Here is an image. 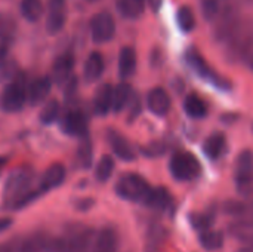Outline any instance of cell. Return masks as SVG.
<instances>
[{
	"label": "cell",
	"instance_id": "30bf717a",
	"mask_svg": "<svg viewBox=\"0 0 253 252\" xmlns=\"http://www.w3.org/2000/svg\"><path fill=\"white\" fill-rule=\"evenodd\" d=\"M67 21V0H47L46 9V31L53 36L62 31Z\"/></svg>",
	"mask_w": 253,
	"mask_h": 252
},
{
	"label": "cell",
	"instance_id": "7a4b0ae2",
	"mask_svg": "<svg viewBox=\"0 0 253 252\" xmlns=\"http://www.w3.org/2000/svg\"><path fill=\"white\" fill-rule=\"evenodd\" d=\"M225 43H227V56L233 62L249 58L253 50L252 19H240L236 28L225 40Z\"/></svg>",
	"mask_w": 253,
	"mask_h": 252
},
{
	"label": "cell",
	"instance_id": "5bb4252c",
	"mask_svg": "<svg viewBox=\"0 0 253 252\" xmlns=\"http://www.w3.org/2000/svg\"><path fill=\"white\" fill-rule=\"evenodd\" d=\"M107 141H108V146L111 147L114 156L119 157L120 160H123V162H133L136 159V153H135L133 147L130 146V143L127 141V138H125L117 131L110 129L107 132Z\"/></svg>",
	"mask_w": 253,
	"mask_h": 252
},
{
	"label": "cell",
	"instance_id": "52a82bcc",
	"mask_svg": "<svg viewBox=\"0 0 253 252\" xmlns=\"http://www.w3.org/2000/svg\"><path fill=\"white\" fill-rule=\"evenodd\" d=\"M90 37L96 45H104L113 40L116 34V21L108 10H101L92 16L89 22Z\"/></svg>",
	"mask_w": 253,
	"mask_h": 252
},
{
	"label": "cell",
	"instance_id": "3957f363",
	"mask_svg": "<svg viewBox=\"0 0 253 252\" xmlns=\"http://www.w3.org/2000/svg\"><path fill=\"white\" fill-rule=\"evenodd\" d=\"M28 102V86L24 76L18 73L12 80H9L0 95V108L4 113H19Z\"/></svg>",
	"mask_w": 253,
	"mask_h": 252
},
{
	"label": "cell",
	"instance_id": "d6986e66",
	"mask_svg": "<svg viewBox=\"0 0 253 252\" xmlns=\"http://www.w3.org/2000/svg\"><path fill=\"white\" fill-rule=\"evenodd\" d=\"M253 181V151L243 150L236 160V183L243 186Z\"/></svg>",
	"mask_w": 253,
	"mask_h": 252
},
{
	"label": "cell",
	"instance_id": "2e32d148",
	"mask_svg": "<svg viewBox=\"0 0 253 252\" xmlns=\"http://www.w3.org/2000/svg\"><path fill=\"white\" fill-rule=\"evenodd\" d=\"M104 70H105L104 55L99 50H93L87 55L83 64V80L86 83H95L102 77Z\"/></svg>",
	"mask_w": 253,
	"mask_h": 252
},
{
	"label": "cell",
	"instance_id": "277c9868",
	"mask_svg": "<svg viewBox=\"0 0 253 252\" xmlns=\"http://www.w3.org/2000/svg\"><path fill=\"white\" fill-rule=\"evenodd\" d=\"M95 232L83 224H71L59 238L58 252H90Z\"/></svg>",
	"mask_w": 253,
	"mask_h": 252
},
{
	"label": "cell",
	"instance_id": "60d3db41",
	"mask_svg": "<svg viewBox=\"0 0 253 252\" xmlns=\"http://www.w3.org/2000/svg\"><path fill=\"white\" fill-rule=\"evenodd\" d=\"M12 224H13V220L10 217H1L0 218V235L7 232L12 227Z\"/></svg>",
	"mask_w": 253,
	"mask_h": 252
},
{
	"label": "cell",
	"instance_id": "b9f144b4",
	"mask_svg": "<svg viewBox=\"0 0 253 252\" xmlns=\"http://www.w3.org/2000/svg\"><path fill=\"white\" fill-rule=\"evenodd\" d=\"M162 1H163V0H147V3L150 4V7H151L154 12H157V10L162 7Z\"/></svg>",
	"mask_w": 253,
	"mask_h": 252
},
{
	"label": "cell",
	"instance_id": "9c48e42d",
	"mask_svg": "<svg viewBox=\"0 0 253 252\" xmlns=\"http://www.w3.org/2000/svg\"><path fill=\"white\" fill-rule=\"evenodd\" d=\"M58 122H59V128H61L62 134H65L68 137L82 138V137L87 135L89 122H87L86 114L82 110L71 108Z\"/></svg>",
	"mask_w": 253,
	"mask_h": 252
},
{
	"label": "cell",
	"instance_id": "4dcf8cb0",
	"mask_svg": "<svg viewBox=\"0 0 253 252\" xmlns=\"http://www.w3.org/2000/svg\"><path fill=\"white\" fill-rule=\"evenodd\" d=\"M200 244L206 251H218L224 245V235L216 230H202L200 232Z\"/></svg>",
	"mask_w": 253,
	"mask_h": 252
},
{
	"label": "cell",
	"instance_id": "cb8c5ba5",
	"mask_svg": "<svg viewBox=\"0 0 253 252\" xmlns=\"http://www.w3.org/2000/svg\"><path fill=\"white\" fill-rule=\"evenodd\" d=\"M18 64L6 46H0V83H7L18 74Z\"/></svg>",
	"mask_w": 253,
	"mask_h": 252
},
{
	"label": "cell",
	"instance_id": "d4e9b609",
	"mask_svg": "<svg viewBox=\"0 0 253 252\" xmlns=\"http://www.w3.org/2000/svg\"><path fill=\"white\" fill-rule=\"evenodd\" d=\"M133 97V91L129 83L122 82L119 83L113 91V110L114 113H122L125 108H127L130 100Z\"/></svg>",
	"mask_w": 253,
	"mask_h": 252
},
{
	"label": "cell",
	"instance_id": "8fae6325",
	"mask_svg": "<svg viewBox=\"0 0 253 252\" xmlns=\"http://www.w3.org/2000/svg\"><path fill=\"white\" fill-rule=\"evenodd\" d=\"M74 65H76V58H74V53L71 50H65L62 53H59L52 64V80H53V83L64 86L65 82L71 76H74L73 74Z\"/></svg>",
	"mask_w": 253,
	"mask_h": 252
},
{
	"label": "cell",
	"instance_id": "e575fe53",
	"mask_svg": "<svg viewBox=\"0 0 253 252\" xmlns=\"http://www.w3.org/2000/svg\"><path fill=\"white\" fill-rule=\"evenodd\" d=\"M222 9L224 7L221 6V0H203L202 1V12L208 21H216Z\"/></svg>",
	"mask_w": 253,
	"mask_h": 252
},
{
	"label": "cell",
	"instance_id": "4fadbf2b",
	"mask_svg": "<svg viewBox=\"0 0 253 252\" xmlns=\"http://www.w3.org/2000/svg\"><path fill=\"white\" fill-rule=\"evenodd\" d=\"M120 245L119 233L114 227L105 226L95 233L90 252H117Z\"/></svg>",
	"mask_w": 253,
	"mask_h": 252
},
{
	"label": "cell",
	"instance_id": "74e56055",
	"mask_svg": "<svg viewBox=\"0 0 253 252\" xmlns=\"http://www.w3.org/2000/svg\"><path fill=\"white\" fill-rule=\"evenodd\" d=\"M144 154L148 156V157H157V156H162L165 151H166V147L163 143H151L148 144L144 150Z\"/></svg>",
	"mask_w": 253,
	"mask_h": 252
},
{
	"label": "cell",
	"instance_id": "83f0119b",
	"mask_svg": "<svg viewBox=\"0 0 253 252\" xmlns=\"http://www.w3.org/2000/svg\"><path fill=\"white\" fill-rule=\"evenodd\" d=\"M76 157H77L79 165L83 169H89L92 166V163H93V144H92V140H90L89 134L80 138Z\"/></svg>",
	"mask_w": 253,
	"mask_h": 252
},
{
	"label": "cell",
	"instance_id": "ffe728a7",
	"mask_svg": "<svg viewBox=\"0 0 253 252\" xmlns=\"http://www.w3.org/2000/svg\"><path fill=\"white\" fill-rule=\"evenodd\" d=\"M203 151L211 160L221 159L227 151V138L224 134L215 132L209 135L203 143Z\"/></svg>",
	"mask_w": 253,
	"mask_h": 252
},
{
	"label": "cell",
	"instance_id": "8992f818",
	"mask_svg": "<svg viewBox=\"0 0 253 252\" xmlns=\"http://www.w3.org/2000/svg\"><path fill=\"white\" fill-rule=\"evenodd\" d=\"M169 169L173 178H176L178 181H191L200 175L202 165L193 153L178 151L172 156Z\"/></svg>",
	"mask_w": 253,
	"mask_h": 252
},
{
	"label": "cell",
	"instance_id": "d590c367",
	"mask_svg": "<svg viewBox=\"0 0 253 252\" xmlns=\"http://www.w3.org/2000/svg\"><path fill=\"white\" fill-rule=\"evenodd\" d=\"M191 224L199 230H206V229H211L212 226V217L208 215V214H196L191 217Z\"/></svg>",
	"mask_w": 253,
	"mask_h": 252
},
{
	"label": "cell",
	"instance_id": "f546056e",
	"mask_svg": "<svg viewBox=\"0 0 253 252\" xmlns=\"http://www.w3.org/2000/svg\"><path fill=\"white\" fill-rule=\"evenodd\" d=\"M114 159L110 154H104L95 166V178L98 183H107L114 174Z\"/></svg>",
	"mask_w": 253,
	"mask_h": 252
},
{
	"label": "cell",
	"instance_id": "44dd1931",
	"mask_svg": "<svg viewBox=\"0 0 253 252\" xmlns=\"http://www.w3.org/2000/svg\"><path fill=\"white\" fill-rule=\"evenodd\" d=\"M136 52L130 46H125L119 53V74L122 79H129L136 70Z\"/></svg>",
	"mask_w": 253,
	"mask_h": 252
},
{
	"label": "cell",
	"instance_id": "603a6c76",
	"mask_svg": "<svg viewBox=\"0 0 253 252\" xmlns=\"http://www.w3.org/2000/svg\"><path fill=\"white\" fill-rule=\"evenodd\" d=\"M44 4L42 0H21L19 13L27 22H39L44 16Z\"/></svg>",
	"mask_w": 253,
	"mask_h": 252
},
{
	"label": "cell",
	"instance_id": "e0dca14e",
	"mask_svg": "<svg viewBox=\"0 0 253 252\" xmlns=\"http://www.w3.org/2000/svg\"><path fill=\"white\" fill-rule=\"evenodd\" d=\"M113 91L114 88L110 83H102L95 91L92 105L96 116H107L113 110Z\"/></svg>",
	"mask_w": 253,
	"mask_h": 252
},
{
	"label": "cell",
	"instance_id": "f35d334b",
	"mask_svg": "<svg viewBox=\"0 0 253 252\" xmlns=\"http://www.w3.org/2000/svg\"><path fill=\"white\" fill-rule=\"evenodd\" d=\"M127 107H129V116H127V119H129V122H132V120L141 113V102H139V98H138L136 95H133Z\"/></svg>",
	"mask_w": 253,
	"mask_h": 252
},
{
	"label": "cell",
	"instance_id": "ee69618b",
	"mask_svg": "<svg viewBox=\"0 0 253 252\" xmlns=\"http://www.w3.org/2000/svg\"><path fill=\"white\" fill-rule=\"evenodd\" d=\"M245 241H246V244H248L249 247H252L253 248V232H248V233H246Z\"/></svg>",
	"mask_w": 253,
	"mask_h": 252
},
{
	"label": "cell",
	"instance_id": "f6af8a7d",
	"mask_svg": "<svg viewBox=\"0 0 253 252\" xmlns=\"http://www.w3.org/2000/svg\"><path fill=\"white\" fill-rule=\"evenodd\" d=\"M237 252H253V248H252V247H249V245H248V247H245V248L239 250Z\"/></svg>",
	"mask_w": 253,
	"mask_h": 252
},
{
	"label": "cell",
	"instance_id": "d6a6232c",
	"mask_svg": "<svg viewBox=\"0 0 253 252\" xmlns=\"http://www.w3.org/2000/svg\"><path fill=\"white\" fill-rule=\"evenodd\" d=\"M166 239V230L163 227H151L148 232V241H147V247L145 252H159V248L163 247Z\"/></svg>",
	"mask_w": 253,
	"mask_h": 252
},
{
	"label": "cell",
	"instance_id": "1f68e13d",
	"mask_svg": "<svg viewBox=\"0 0 253 252\" xmlns=\"http://www.w3.org/2000/svg\"><path fill=\"white\" fill-rule=\"evenodd\" d=\"M176 22L184 33H190L196 28V15L187 4L181 6L176 12Z\"/></svg>",
	"mask_w": 253,
	"mask_h": 252
},
{
	"label": "cell",
	"instance_id": "9a60e30c",
	"mask_svg": "<svg viewBox=\"0 0 253 252\" xmlns=\"http://www.w3.org/2000/svg\"><path fill=\"white\" fill-rule=\"evenodd\" d=\"M53 80L50 76H40L36 77L30 85H28V104L36 107L47 101L50 91H52Z\"/></svg>",
	"mask_w": 253,
	"mask_h": 252
},
{
	"label": "cell",
	"instance_id": "c3c4849f",
	"mask_svg": "<svg viewBox=\"0 0 253 252\" xmlns=\"http://www.w3.org/2000/svg\"><path fill=\"white\" fill-rule=\"evenodd\" d=\"M87 1H90V3H93V1H98V0H87Z\"/></svg>",
	"mask_w": 253,
	"mask_h": 252
},
{
	"label": "cell",
	"instance_id": "f1b7e54d",
	"mask_svg": "<svg viewBox=\"0 0 253 252\" xmlns=\"http://www.w3.org/2000/svg\"><path fill=\"white\" fill-rule=\"evenodd\" d=\"M184 110L191 119H203L208 114V107H206L205 101L196 94H190L185 97Z\"/></svg>",
	"mask_w": 253,
	"mask_h": 252
},
{
	"label": "cell",
	"instance_id": "7402d4cb",
	"mask_svg": "<svg viewBox=\"0 0 253 252\" xmlns=\"http://www.w3.org/2000/svg\"><path fill=\"white\" fill-rule=\"evenodd\" d=\"M144 205H147L148 208L157 209V211H165L170 206L172 203V196L169 195V192L163 187L159 189H150L148 195L145 196Z\"/></svg>",
	"mask_w": 253,
	"mask_h": 252
},
{
	"label": "cell",
	"instance_id": "484cf974",
	"mask_svg": "<svg viewBox=\"0 0 253 252\" xmlns=\"http://www.w3.org/2000/svg\"><path fill=\"white\" fill-rule=\"evenodd\" d=\"M147 0H117L116 6L119 13L126 19H136L145 10Z\"/></svg>",
	"mask_w": 253,
	"mask_h": 252
},
{
	"label": "cell",
	"instance_id": "7c38bea8",
	"mask_svg": "<svg viewBox=\"0 0 253 252\" xmlns=\"http://www.w3.org/2000/svg\"><path fill=\"white\" fill-rule=\"evenodd\" d=\"M67 178V168L62 163H52L40 177L37 189L40 190L42 195L49 193L64 184Z\"/></svg>",
	"mask_w": 253,
	"mask_h": 252
},
{
	"label": "cell",
	"instance_id": "bcb514c9",
	"mask_svg": "<svg viewBox=\"0 0 253 252\" xmlns=\"http://www.w3.org/2000/svg\"><path fill=\"white\" fill-rule=\"evenodd\" d=\"M239 1H242V3H246V4H252L253 0H239Z\"/></svg>",
	"mask_w": 253,
	"mask_h": 252
},
{
	"label": "cell",
	"instance_id": "ac0fdd59",
	"mask_svg": "<svg viewBox=\"0 0 253 252\" xmlns=\"http://www.w3.org/2000/svg\"><path fill=\"white\" fill-rule=\"evenodd\" d=\"M147 107L156 116H166L170 110V97L163 88H154L147 95Z\"/></svg>",
	"mask_w": 253,
	"mask_h": 252
},
{
	"label": "cell",
	"instance_id": "8d00e7d4",
	"mask_svg": "<svg viewBox=\"0 0 253 252\" xmlns=\"http://www.w3.org/2000/svg\"><path fill=\"white\" fill-rule=\"evenodd\" d=\"M77 88H79V80L76 76H71L65 85H64V95H65V101H73L76 98V94H77Z\"/></svg>",
	"mask_w": 253,
	"mask_h": 252
},
{
	"label": "cell",
	"instance_id": "4316f807",
	"mask_svg": "<svg viewBox=\"0 0 253 252\" xmlns=\"http://www.w3.org/2000/svg\"><path fill=\"white\" fill-rule=\"evenodd\" d=\"M61 116V104L58 100L52 98L43 102L40 111H39V122L44 126L53 125L55 122L59 120Z\"/></svg>",
	"mask_w": 253,
	"mask_h": 252
},
{
	"label": "cell",
	"instance_id": "7dc6e473",
	"mask_svg": "<svg viewBox=\"0 0 253 252\" xmlns=\"http://www.w3.org/2000/svg\"><path fill=\"white\" fill-rule=\"evenodd\" d=\"M251 67H252V68H253V55H252V56H251Z\"/></svg>",
	"mask_w": 253,
	"mask_h": 252
},
{
	"label": "cell",
	"instance_id": "6da1fadb",
	"mask_svg": "<svg viewBox=\"0 0 253 252\" xmlns=\"http://www.w3.org/2000/svg\"><path fill=\"white\" fill-rule=\"evenodd\" d=\"M36 171L30 165H22L9 172L4 180L3 192H1V202L3 206L15 211L16 205L34 189Z\"/></svg>",
	"mask_w": 253,
	"mask_h": 252
},
{
	"label": "cell",
	"instance_id": "ba28073f",
	"mask_svg": "<svg viewBox=\"0 0 253 252\" xmlns=\"http://www.w3.org/2000/svg\"><path fill=\"white\" fill-rule=\"evenodd\" d=\"M185 61L202 79L209 80L211 83H213L219 89H228L230 88V83L209 67V64L205 61V58L200 55V52L197 49H194V48L188 49L185 53Z\"/></svg>",
	"mask_w": 253,
	"mask_h": 252
},
{
	"label": "cell",
	"instance_id": "ab89813d",
	"mask_svg": "<svg viewBox=\"0 0 253 252\" xmlns=\"http://www.w3.org/2000/svg\"><path fill=\"white\" fill-rule=\"evenodd\" d=\"M16 245H18L16 239L4 241L0 244V252H16Z\"/></svg>",
	"mask_w": 253,
	"mask_h": 252
},
{
	"label": "cell",
	"instance_id": "836d02e7",
	"mask_svg": "<svg viewBox=\"0 0 253 252\" xmlns=\"http://www.w3.org/2000/svg\"><path fill=\"white\" fill-rule=\"evenodd\" d=\"M224 211L227 214L233 215V217L242 218V217H246V215L252 214L253 203H246V202H242V201H230V202H225Z\"/></svg>",
	"mask_w": 253,
	"mask_h": 252
},
{
	"label": "cell",
	"instance_id": "7bdbcfd3",
	"mask_svg": "<svg viewBox=\"0 0 253 252\" xmlns=\"http://www.w3.org/2000/svg\"><path fill=\"white\" fill-rule=\"evenodd\" d=\"M7 163H9V157L7 156H0V177L3 174V171L6 169Z\"/></svg>",
	"mask_w": 253,
	"mask_h": 252
},
{
	"label": "cell",
	"instance_id": "5b68a950",
	"mask_svg": "<svg viewBox=\"0 0 253 252\" xmlns=\"http://www.w3.org/2000/svg\"><path fill=\"white\" fill-rule=\"evenodd\" d=\"M114 189H116V193L119 198L129 201V202H141L142 203L151 187L144 177L129 172V174H123L117 180Z\"/></svg>",
	"mask_w": 253,
	"mask_h": 252
}]
</instances>
